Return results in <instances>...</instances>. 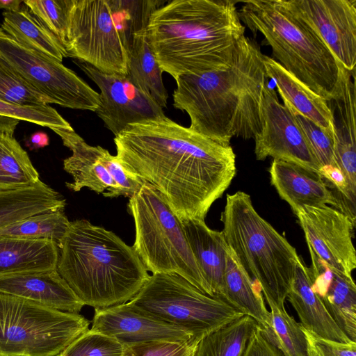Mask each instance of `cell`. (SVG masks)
Masks as SVG:
<instances>
[{
  "label": "cell",
  "mask_w": 356,
  "mask_h": 356,
  "mask_svg": "<svg viewBox=\"0 0 356 356\" xmlns=\"http://www.w3.org/2000/svg\"><path fill=\"white\" fill-rule=\"evenodd\" d=\"M0 55L30 87L52 104L95 112L99 93L62 63L18 44L0 27Z\"/></svg>",
  "instance_id": "cell-11"
},
{
  "label": "cell",
  "mask_w": 356,
  "mask_h": 356,
  "mask_svg": "<svg viewBox=\"0 0 356 356\" xmlns=\"http://www.w3.org/2000/svg\"><path fill=\"white\" fill-rule=\"evenodd\" d=\"M309 251L313 291L340 329L356 342V286L353 277L332 269Z\"/></svg>",
  "instance_id": "cell-20"
},
{
  "label": "cell",
  "mask_w": 356,
  "mask_h": 356,
  "mask_svg": "<svg viewBox=\"0 0 356 356\" xmlns=\"http://www.w3.org/2000/svg\"><path fill=\"white\" fill-rule=\"evenodd\" d=\"M74 63L99 87L100 104L95 113L115 136L129 124L165 115L127 75L105 73L77 60Z\"/></svg>",
  "instance_id": "cell-14"
},
{
  "label": "cell",
  "mask_w": 356,
  "mask_h": 356,
  "mask_svg": "<svg viewBox=\"0 0 356 356\" xmlns=\"http://www.w3.org/2000/svg\"><path fill=\"white\" fill-rule=\"evenodd\" d=\"M123 350L124 346L114 338L89 329L58 356H122Z\"/></svg>",
  "instance_id": "cell-37"
},
{
  "label": "cell",
  "mask_w": 356,
  "mask_h": 356,
  "mask_svg": "<svg viewBox=\"0 0 356 356\" xmlns=\"http://www.w3.org/2000/svg\"><path fill=\"white\" fill-rule=\"evenodd\" d=\"M24 1L22 0H0V8L6 11H14L19 10Z\"/></svg>",
  "instance_id": "cell-42"
},
{
  "label": "cell",
  "mask_w": 356,
  "mask_h": 356,
  "mask_svg": "<svg viewBox=\"0 0 356 356\" xmlns=\"http://www.w3.org/2000/svg\"><path fill=\"white\" fill-rule=\"evenodd\" d=\"M262 60L266 75L274 80L283 102L334 136L333 118L327 101L291 75L274 58L263 54Z\"/></svg>",
  "instance_id": "cell-24"
},
{
  "label": "cell",
  "mask_w": 356,
  "mask_h": 356,
  "mask_svg": "<svg viewBox=\"0 0 356 356\" xmlns=\"http://www.w3.org/2000/svg\"><path fill=\"white\" fill-rule=\"evenodd\" d=\"M222 299L244 315L254 318L267 334L271 326V316L259 286L241 266L228 247Z\"/></svg>",
  "instance_id": "cell-26"
},
{
  "label": "cell",
  "mask_w": 356,
  "mask_h": 356,
  "mask_svg": "<svg viewBox=\"0 0 356 356\" xmlns=\"http://www.w3.org/2000/svg\"><path fill=\"white\" fill-rule=\"evenodd\" d=\"M90 330L114 338L124 346L151 341L197 339L188 332L145 314L128 302L95 309Z\"/></svg>",
  "instance_id": "cell-16"
},
{
  "label": "cell",
  "mask_w": 356,
  "mask_h": 356,
  "mask_svg": "<svg viewBox=\"0 0 356 356\" xmlns=\"http://www.w3.org/2000/svg\"><path fill=\"white\" fill-rule=\"evenodd\" d=\"M295 214L308 249L328 267L352 277L356 268L353 243L355 224L350 218L328 205L304 207Z\"/></svg>",
  "instance_id": "cell-12"
},
{
  "label": "cell",
  "mask_w": 356,
  "mask_h": 356,
  "mask_svg": "<svg viewBox=\"0 0 356 356\" xmlns=\"http://www.w3.org/2000/svg\"><path fill=\"white\" fill-rule=\"evenodd\" d=\"M241 356H282L257 324Z\"/></svg>",
  "instance_id": "cell-40"
},
{
  "label": "cell",
  "mask_w": 356,
  "mask_h": 356,
  "mask_svg": "<svg viewBox=\"0 0 356 356\" xmlns=\"http://www.w3.org/2000/svg\"><path fill=\"white\" fill-rule=\"evenodd\" d=\"M262 55L257 42L243 35L226 66L175 79L173 106L187 113L191 129L222 145H230L233 137L260 134L268 83Z\"/></svg>",
  "instance_id": "cell-2"
},
{
  "label": "cell",
  "mask_w": 356,
  "mask_h": 356,
  "mask_svg": "<svg viewBox=\"0 0 356 356\" xmlns=\"http://www.w3.org/2000/svg\"><path fill=\"white\" fill-rule=\"evenodd\" d=\"M25 143L30 150H35L47 146L49 138L45 132L39 131L32 134Z\"/></svg>",
  "instance_id": "cell-41"
},
{
  "label": "cell",
  "mask_w": 356,
  "mask_h": 356,
  "mask_svg": "<svg viewBox=\"0 0 356 356\" xmlns=\"http://www.w3.org/2000/svg\"><path fill=\"white\" fill-rule=\"evenodd\" d=\"M200 340L159 341L124 346L122 356H193Z\"/></svg>",
  "instance_id": "cell-38"
},
{
  "label": "cell",
  "mask_w": 356,
  "mask_h": 356,
  "mask_svg": "<svg viewBox=\"0 0 356 356\" xmlns=\"http://www.w3.org/2000/svg\"><path fill=\"white\" fill-rule=\"evenodd\" d=\"M65 206V199L41 180L31 187L0 191V228L29 216Z\"/></svg>",
  "instance_id": "cell-30"
},
{
  "label": "cell",
  "mask_w": 356,
  "mask_h": 356,
  "mask_svg": "<svg viewBox=\"0 0 356 356\" xmlns=\"http://www.w3.org/2000/svg\"><path fill=\"white\" fill-rule=\"evenodd\" d=\"M52 130L72 152L63 161L64 170L73 178L72 182L65 184L66 186L75 192L86 187L104 197H117L118 186L105 163L108 150L88 145L73 128Z\"/></svg>",
  "instance_id": "cell-18"
},
{
  "label": "cell",
  "mask_w": 356,
  "mask_h": 356,
  "mask_svg": "<svg viewBox=\"0 0 356 356\" xmlns=\"http://www.w3.org/2000/svg\"><path fill=\"white\" fill-rule=\"evenodd\" d=\"M147 24V22L133 34L127 76L138 89L163 108L166 107L168 94L162 79L163 71L149 45Z\"/></svg>",
  "instance_id": "cell-28"
},
{
  "label": "cell",
  "mask_w": 356,
  "mask_h": 356,
  "mask_svg": "<svg viewBox=\"0 0 356 356\" xmlns=\"http://www.w3.org/2000/svg\"><path fill=\"white\" fill-rule=\"evenodd\" d=\"M135 225L134 250L147 271L175 273L209 295L181 221L164 197L149 183L127 204Z\"/></svg>",
  "instance_id": "cell-8"
},
{
  "label": "cell",
  "mask_w": 356,
  "mask_h": 356,
  "mask_svg": "<svg viewBox=\"0 0 356 356\" xmlns=\"http://www.w3.org/2000/svg\"><path fill=\"white\" fill-rule=\"evenodd\" d=\"M0 99L11 103L41 106L52 104L30 87L0 55Z\"/></svg>",
  "instance_id": "cell-34"
},
{
  "label": "cell",
  "mask_w": 356,
  "mask_h": 356,
  "mask_svg": "<svg viewBox=\"0 0 356 356\" xmlns=\"http://www.w3.org/2000/svg\"><path fill=\"white\" fill-rule=\"evenodd\" d=\"M245 28L232 0H173L154 9L147 33L161 70L175 79L226 66Z\"/></svg>",
  "instance_id": "cell-3"
},
{
  "label": "cell",
  "mask_w": 356,
  "mask_h": 356,
  "mask_svg": "<svg viewBox=\"0 0 356 356\" xmlns=\"http://www.w3.org/2000/svg\"><path fill=\"white\" fill-rule=\"evenodd\" d=\"M312 284L310 268L300 258L286 298L296 311L301 325L322 338L343 343L351 342L329 314L313 291Z\"/></svg>",
  "instance_id": "cell-23"
},
{
  "label": "cell",
  "mask_w": 356,
  "mask_h": 356,
  "mask_svg": "<svg viewBox=\"0 0 356 356\" xmlns=\"http://www.w3.org/2000/svg\"><path fill=\"white\" fill-rule=\"evenodd\" d=\"M355 70L342 69L335 95L327 102L334 127L333 165L343 173L349 192L356 196Z\"/></svg>",
  "instance_id": "cell-17"
},
{
  "label": "cell",
  "mask_w": 356,
  "mask_h": 356,
  "mask_svg": "<svg viewBox=\"0 0 356 356\" xmlns=\"http://www.w3.org/2000/svg\"><path fill=\"white\" fill-rule=\"evenodd\" d=\"M0 27L18 44L62 63L65 54L55 37L24 3L17 10L2 13Z\"/></svg>",
  "instance_id": "cell-29"
},
{
  "label": "cell",
  "mask_w": 356,
  "mask_h": 356,
  "mask_svg": "<svg viewBox=\"0 0 356 356\" xmlns=\"http://www.w3.org/2000/svg\"><path fill=\"white\" fill-rule=\"evenodd\" d=\"M58 246V272L95 309L129 302L150 276L132 246L87 220L70 221Z\"/></svg>",
  "instance_id": "cell-4"
},
{
  "label": "cell",
  "mask_w": 356,
  "mask_h": 356,
  "mask_svg": "<svg viewBox=\"0 0 356 356\" xmlns=\"http://www.w3.org/2000/svg\"><path fill=\"white\" fill-rule=\"evenodd\" d=\"M284 104L290 110L302 129L321 168L333 165L334 136L302 115L288 103L284 102Z\"/></svg>",
  "instance_id": "cell-35"
},
{
  "label": "cell",
  "mask_w": 356,
  "mask_h": 356,
  "mask_svg": "<svg viewBox=\"0 0 356 356\" xmlns=\"http://www.w3.org/2000/svg\"><path fill=\"white\" fill-rule=\"evenodd\" d=\"M19 122L0 116V191L26 188L40 181L27 152L13 136Z\"/></svg>",
  "instance_id": "cell-27"
},
{
  "label": "cell",
  "mask_w": 356,
  "mask_h": 356,
  "mask_svg": "<svg viewBox=\"0 0 356 356\" xmlns=\"http://www.w3.org/2000/svg\"><path fill=\"white\" fill-rule=\"evenodd\" d=\"M116 156L164 197L179 220H204L236 173V154L165 115L127 126Z\"/></svg>",
  "instance_id": "cell-1"
},
{
  "label": "cell",
  "mask_w": 356,
  "mask_h": 356,
  "mask_svg": "<svg viewBox=\"0 0 356 356\" xmlns=\"http://www.w3.org/2000/svg\"><path fill=\"white\" fill-rule=\"evenodd\" d=\"M181 223L209 296L222 299L228 252L222 231L213 230L197 219Z\"/></svg>",
  "instance_id": "cell-22"
},
{
  "label": "cell",
  "mask_w": 356,
  "mask_h": 356,
  "mask_svg": "<svg viewBox=\"0 0 356 356\" xmlns=\"http://www.w3.org/2000/svg\"><path fill=\"white\" fill-rule=\"evenodd\" d=\"M257 325L254 318L243 315L204 336L193 356H241Z\"/></svg>",
  "instance_id": "cell-31"
},
{
  "label": "cell",
  "mask_w": 356,
  "mask_h": 356,
  "mask_svg": "<svg viewBox=\"0 0 356 356\" xmlns=\"http://www.w3.org/2000/svg\"><path fill=\"white\" fill-rule=\"evenodd\" d=\"M347 70L356 65V0H286Z\"/></svg>",
  "instance_id": "cell-15"
},
{
  "label": "cell",
  "mask_w": 356,
  "mask_h": 356,
  "mask_svg": "<svg viewBox=\"0 0 356 356\" xmlns=\"http://www.w3.org/2000/svg\"><path fill=\"white\" fill-rule=\"evenodd\" d=\"M89 325L79 314L0 293V356H58Z\"/></svg>",
  "instance_id": "cell-9"
},
{
  "label": "cell",
  "mask_w": 356,
  "mask_h": 356,
  "mask_svg": "<svg viewBox=\"0 0 356 356\" xmlns=\"http://www.w3.org/2000/svg\"><path fill=\"white\" fill-rule=\"evenodd\" d=\"M58 254L51 240L0 236V277L56 269Z\"/></svg>",
  "instance_id": "cell-25"
},
{
  "label": "cell",
  "mask_w": 356,
  "mask_h": 356,
  "mask_svg": "<svg viewBox=\"0 0 356 356\" xmlns=\"http://www.w3.org/2000/svg\"><path fill=\"white\" fill-rule=\"evenodd\" d=\"M66 3L63 44L66 57L105 73L127 75L134 33L165 1L66 0Z\"/></svg>",
  "instance_id": "cell-6"
},
{
  "label": "cell",
  "mask_w": 356,
  "mask_h": 356,
  "mask_svg": "<svg viewBox=\"0 0 356 356\" xmlns=\"http://www.w3.org/2000/svg\"><path fill=\"white\" fill-rule=\"evenodd\" d=\"M238 15L254 35L264 36L291 75L327 102L333 98L343 67L286 0L244 1Z\"/></svg>",
  "instance_id": "cell-5"
},
{
  "label": "cell",
  "mask_w": 356,
  "mask_h": 356,
  "mask_svg": "<svg viewBox=\"0 0 356 356\" xmlns=\"http://www.w3.org/2000/svg\"><path fill=\"white\" fill-rule=\"evenodd\" d=\"M271 326L264 334L277 348L282 356H307V340L300 323L290 316L285 308H280L271 301Z\"/></svg>",
  "instance_id": "cell-33"
},
{
  "label": "cell",
  "mask_w": 356,
  "mask_h": 356,
  "mask_svg": "<svg viewBox=\"0 0 356 356\" xmlns=\"http://www.w3.org/2000/svg\"><path fill=\"white\" fill-rule=\"evenodd\" d=\"M65 208L39 213L0 228V236L25 239H47L57 244L65 234L70 221Z\"/></svg>",
  "instance_id": "cell-32"
},
{
  "label": "cell",
  "mask_w": 356,
  "mask_h": 356,
  "mask_svg": "<svg viewBox=\"0 0 356 356\" xmlns=\"http://www.w3.org/2000/svg\"><path fill=\"white\" fill-rule=\"evenodd\" d=\"M271 184L294 213L304 207L331 204L337 202L319 172L299 165L273 159L269 168Z\"/></svg>",
  "instance_id": "cell-21"
},
{
  "label": "cell",
  "mask_w": 356,
  "mask_h": 356,
  "mask_svg": "<svg viewBox=\"0 0 356 356\" xmlns=\"http://www.w3.org/2000/svg\"><path fill=\"white\" fill-rule=\"evenodd\" d=\"M220 220L225 242L241 266L266 301L284 308L301 258L296 248L257 213L245 192L227 195Z\"/></svg>",
  "instance_id": "cell-7"
},
{
  "label": "cell",
  "mask_w": 356,
  "mask_h": 356,
  "mask_svg": "<svg viewBox=\"0 0 356 356\" xmlns=\"http://www.w3.org/2000/svg\"><path fill=\"white\" fill-rule=\"evenodd\" d=\"M263 127L254 138L256 159L267 157L319 172L321 167L293 114L267 83L263 90Z\"/></svg>",
  "instance_id": "cell-13"
},
{
  "label": "cell",
  "mask_w": 356,
  "mask_h": 356,
  "mask_svg": "<svg viewBox=\"0 0 356 356\" xmlns=\"http://www.w3.org/2000/svg\"><path fill=\"white\" fill-rule=\"evenodd\" d=\"M127 302L138 311L177 326L199 340L244 315L175 273L152 274Z\"/></svg>",
  "instance_id": "cell-10"
},
{
  "label": "cell",
  "mask_w": 356,
  "mask_h": 356,
  "mask_svg": "<svg viewBox=\"0 0 356 356\" xmlns=\"http://www.w3.org/2000/svg\"><path fill=\"white\" fill-rule=\"evenodd\" d=\"M0 116L24 120L54 129H71L56 109L47 105L27 106L0 99Z\"/></svg>",
  "instance_id": "cell-36"
},
{
  "label": "cell",
  "mask_w": 356,
  "mask_h": 356,
  "mask_svg": "<svg viewBox=\"0 0 356 356\" xmlns=\"http://www.w3.org/2000/svg\"><path fill=\"white\" fill-rule=\"evenodd\" d=\"M307 356H356V342L343 343L322 338L305 329Z\"/></svg>",
  "instance_id": "cell-39"
},
{
  "label": "cell",
  "mask_w": 356,
  "mask_h": 356,
  "mask_svg": "<svg viewBox=\"0 0 356 356\" xmlns=\"http://www.w3.org/2000/svg\"><path fill=\"white\" fill-rule=\"evenodd\" d=\"M0 293L66 312L79 314L84 306L57 268L0 277Z\"/></svg>",
  "instance_id": "cell-19"
}]
</instances>
